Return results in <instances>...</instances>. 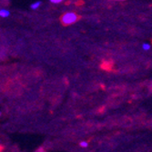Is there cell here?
I'll return each instance as SVG.
<instances>
[{
    "instance_id": "obj_6",
    "label": "cell",
    "mask_w": 152,
    "mask_h": 152,
    "mask_svg": "<svg viewBox=\"0 0 152 152\" xmlns=\"http://www.w3.org/2000/svg\"><path fill=\"white\" fill-rule=\"evenodd\" d=\"M50 2L53 4H59V3H61V0H51Z\"/></svg>"
},
{
    "instance_id": "obj_4",
    "label": "cell",
    "mask_w": 152,
    "mask_h": 152,
    "mask_svg": "<svg viewBox=\"0 0 152 152\" xmlns=\"http://www.w3.org/2000/svg\"><path fill=\"white\" fill-rule=\"evenodd\" d=\"M150 48H151V46L148 44V43H144L143 45H142V48L144 49V50H149L150 49Z\"/></svg>"
},
{
    "instance_id": "obj_1",
    "label": "cell",
    "mask_w": 152,
    "mask_h": 152,
    "mask_svg": "<svg viewBox=\"0 0 152 152\" xmlns=\"http://www.w3.org/2000/svg\"><path fill=\"white\" fill-rule=\"evenodd\" d=\"M77 20V16L73 12H67L62 17V22L65 25H70Z\"/></svg>"
},
{
    "instance_id": "obj_3",
    "label": "cell",
    "mask_w": 152,
    "mask_h": 152,
    "mask_svg": "<svg viewBox=\"0 0 152 152\" xmlns=\"http://www.w3.org/2000/svg\"><path fill=\"white\" fill-rule=\"evenodd\" d=\"M40 5H41V2L40 1H37V2H36V3H33L31 6H30V7H31V9H37L39 7H40Z\"/></svg>"
},
{
    "instance_id": "obj_7",
    "label": "cell",
    "mask_w": 152,
    "mask_h": 152,
    "mask_svg": "<svg viewBox=\"0 0 152 152\" xmlns=\"http://www.w3.org/2000/svg\"><path fill=\"white\" fill-rule=\"evenodd\" d=\"M0 115H1V112H0Z\"/></svg>"
},
{
    "instance_id": "obj_2",
    "label": "cell",
    "mask_w": 152,
    "mask_h": 152,
    "mask_svg": "<svg viewBox=\"0 0 152 152\" xmlns=\"http://www.w3.org/2000/svg\"><path fill=\"white\" fill-rule=\"evenodd\" d=\"M10 16V12L7 9H0V17L2 18H7Z\"/></svg>"
},
{
    "instance_id": "obj_5",
    "label": "cell",
    "mask_w": 152,
    "mask_h": 152,
    "mask_svg": "<svg viewBox=\"0 0 152 152\" xmlns=\"http://www.w3.org/2000/svg\"><path fill=\"white\" fill-rule=\"evenodd\" d=\"M88 145V142H86V141H82V142L79 143V146L82 147V148H87Z\"/></svg>"
}]
</instances>
